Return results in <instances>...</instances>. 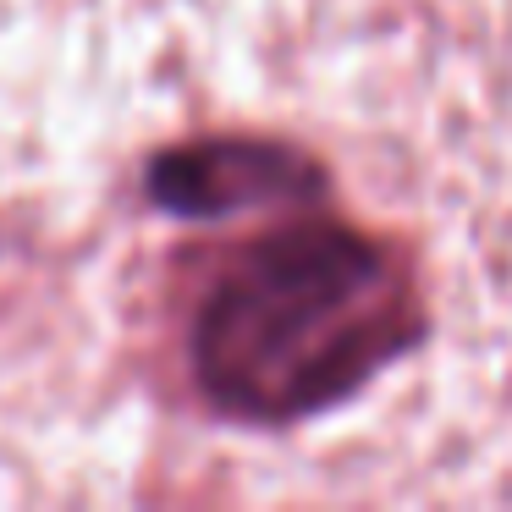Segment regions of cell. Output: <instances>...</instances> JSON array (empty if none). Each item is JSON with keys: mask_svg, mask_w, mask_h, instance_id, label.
I'll return each instance as SVG.
<instances>
[{"mask_svg": "<svg viewBox=\"0 0 512 512\" xmlns=\"http://www.w3.org/2000/svg\"><path fill=\"white\" fill-rule=\"evenodd\" d=\"M424 336V292L386 237L298 215L215 270L188 320V369L215 419L292 430L353 402Z\"/></svg>", "mask_w": 512, "mask_h": 512, "instance_id": "1", "label": "cell"}, {"mask_svg": "<svg viewBox=\"0 0 512 512\" xmlns=\"http://www.w3.org/2000/svg\"><path fill=\"white\" fill-rule=\"evenodd\" d=\"M331 193V171L309 149L259 133H204L149 155L144 199L177 221H232L254 210H309Z\"/></svg>", "mask_w": 512, "mask_h": 512, "instance_id": "2", "label": "cell"}]
</instances>
